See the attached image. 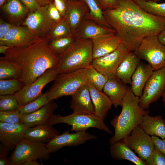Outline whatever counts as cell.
<instances>
[{
	"instance_id": "7a4b0ae2",
	"label": "cell",
	"mask_w": 165,
	"mask_h": 165,
	"mask_svg": "<svg viewBox=\"0 0 165 165\" xmlns=\"http://www.w3.org/2000/svg\"><path fill=\"white\" fill-rule=\"evenodd\" d=\"M50 40L47 35L38 37L23 46L10 47L0 60L9 61L19 68L20 80L28 85L47 70L57 67L59 59L49 46Z\"/></svg>"
},
{
	"instance_id": "bcb514c9",
	"label": "cell",
	"mask_w": 165,
	"mask_h": 165,
	"mask_svg": "<svg viewBox=\"0 0 165 165\" xmlns=\"http://www.w3.org/2000/svg\"><path fill=\"white\" fill-rule=\"evenodd\" d=\"M54 4L63 18L65 16L67 7L65 0H53Z\"/></svg>"
},
{
	"instance_id": "5bb4252c",
	"label": "cell",
	"mask_w": 165,
	"mask_h": 165,
	"mask_svg": "<svg viewBox=\"0 0 165 165\" xmlns=\"http://www.w3.org/2000/svg\"><path fill=\"white\" fill-rule=\"evenodd\" d=\"M48 5L41 6L28 13L23 24L37 37L47 35L55 23L47 13Z\"/></svg>"
},
{
	"instance_id": "b9f144b4",
	"label": "cell",
	"mask_w": 165,
	"mask_h": 165,
	"mask_svg": "<svg viewBox=\"0 0 165 165\" xmlns=\"http://www.w3.org/2000/svg\"><path fill=\"white\" fill-rule=\"evenodd\" d=\"M9 150L2 144L0 145V165H10L9 157H8Z\"/></svg>"
},
{
	"instance_id": "d6a6232c",
	"label": "cell",
	"mask_w": 165,
	"mask_h": 165,
	"mask_svg": "<svg viewBox=\"0 0 165 165\" xmlns=\"http://www.w3.org/2000/svg\"><path fill=\"white\" fill-rule=\"evenodd\" d=\"M86 71L87 82L100 90L102 91L108 80L107 77L91 65L86 68Z\"/></svg>"
},
{
	"instance_id": "f1b7e54d",
	"label": "cell",
	"mask_w": 165,
	"mask_h": 165,
	"mask_svg": "<svg viewBox=\"0 0 165 165\" xmlns=\"http://www.w3.org/2000/svg\"><path fill=\"white\" fill-rule=\"evenodd\" d=\"M2 9L8 15L15 18H21L30 12L20 0H7Z\"/></svg>"
},
{
	"instance_id": "9a60e30c",
	"label": "cell",
	"mask_w": 165,
	"mask_h": 165,
	"mask_svg": "<svg viewBox=\"0 0 165 165\" xmlns=\"http://www.w3.org/2000/svg\"><path fill=\"white\" fill-rule=\"evenodd\" d=\"M28 127L23 123H10L0 122V141L9 150L24 138V132Z\"/></svg>"
},
{
	"instance_id": "ee69618b",
	"label": "cell",
	"mask_w": 165,
	"mask_h": 165,
	"mask_svg": "<svg viewBox=\"0 0 165 165\" xmlns=\"http://www.w3.org/2000/svg\"><path fill=\"white\" fill-rule=\"evenodd\" d=\"M12 26L11 24L0 19V45H2L4 38Z\"/></svg>"
},
{
	"instance_id": "60d3db41",
	"label": "cell",
	"mask_w": 165,
	"mask_h": 165,
	"mask_svg": "<svg viewBox=\"0 0 165 165\" xmlns=\"http://www.w3.org/2000/svg\"><path fill=\"white\" fill-rule=\"evenodd\" d=\"M47 13L50 18L55 23L59 22L63 18L56 7L54 2L48 5Z\"/></svg>"
},
{
	"instance_id": "4dcf8cb0",
	"label": "cell",
	"mask_w": 165,
	"mask_h": 165,
	"mask_svg": "<svg viewBox=\"0 0 165 165\" xmlns=\"http://www.w3.org/2000/svg\"><path fill=\"white\" fill-rule=\"evenodd\" d=\"M21 76L19 68L9 61L0 60V80L19 79Z\"/></svg>"
},
{
	"instance_id": "d4e9b609",
	"label": "cell",
	"mask_w": 165,
	"mask_h": 165,
	"mask_svg": "<svg viewBox=\"0 0 165 165\" xmlns=\"http://www.w3.org/2000/svg\"><path fill=\"white\" fill-rule=\"evenodd\" d=\"M154 71L151 65L141 62L131 77V90L136 96L141 95L146 83Z\"/></svg>"
},
{
	"instance_id": "d6986e66",
	"label": "cell",
	"mask_w": 165,
	"mask_h": 165,
	"mask_svg": "<svg viewBox=\"0 0 165 165\" xmlns=\"http://www.w3.org/2000/svg\"><path fill=\"white\" fill-rule=\"evenodd\" d=\"M37 37L26 26L12 25L1 45H6L10 47L23 46Z\"/></svg>"
},
{
	"instance_id": "ac0fdd59",
	"label": "cell",
	"mask_w": 165,
	"mask_h": 165,
	"mask_svg": "<svg viewBox=\"0 0 165 165\" xmlns=\"http://www.w3.org/2000/svg\"><path fill=\"white\" fill-rule=\"evenodd\" d=\"M91 39L93 59L114 51L122 42L120 37L116 33L99 36Z\"/></svg>"
},
{
	"instance_id": "e0dca14e",
	"label": "cell",
	"mask_w": 165,
	"mask_h": 165,
	"mask_svg": "<svg viewBox=\"0 0 165 165\" xmlns=\"http://www.w3.org/2000/svg\"><path fill=\"white\" fill-rule=\"evenodd\" d=\"M71 96L70 107L73 112L94 114L88 82L80 87Z\"/></svg>"
},
{
	"instance_id": "ffe728a7",
	"label": "cell",
	"mask_w": 165,
	"mask_h": 165,
	"mask_svg": "<svg viewBox=\"0 0 165 165\" xmlns=\"http://www.w3.org/2000/svg\"><path fill=\"white\" fill-rule=\"evenodd\" d=\"M116 33L113 28L101 26L95 21L85 19L75 34L77 39H92L99 36Z\"/></svg>"
},
{
	"instance_id": "816d5d0a",
	"label": "cell",
	"mask_w": 165,
	"mask_h": 165,
	"mask_svg": "<svg viewBox=\"0 0 165 165\" xmlns=\"http://www.w3.org/2000/svg\"><path fill=\"white\" fill-rule=\"evenodd\" d=\"M10 47L6 45H0V53H1L4 54Z\"/></svg>"
},
{
	"instance_id": "7c38bea8",
	"label": "cell",
	"mask_w": 165,
	"mask_h": 165,
	"mask_svg": "<svg viewBox=\"0 0 165 165\" xmlns=\"http://www.w3.org/2000/svg\"><path fill=\"white\" fill-rule=\"evenodd\" d=\"M96 138V136L86 131L71 133L69 130H66L46 143V146L50 153L56 152L65 147L77 146L88 141Z\"/></svg>"
},
{
	"instance_id": "8fae6325",
	"label": "cell",
	"mask_w": 165,
	"mask_h": 165,
	"mask_svg": "<svg viewBox=\"0 0 165 165\" xmlns=\"http://www.w3.org/2000/svg\"><path fill=\"white\" fill-rule=\"evenodd\" d=\"M58 74L57 68L48 69L36 80L23 88L14 95L19 107L24 105L37 99L42 94L43 88L54 81Z\"/></svg>"
},
{
	"instance_id": "681fc988",
	"label": "cell",
	"mask_w": 165,
	"mask_h": 165,
	"mask_svg": "<svg viewBox=\"0 0 165 165\" xmlns=\"http://www.w3.org/2000/svg\"><path fill=\"white\" fill-rule=\"evenodd\" d=\"M41 6H44L48 5L53 2V0H35Z\"/></svg>"
},
{
	"instance_id": "ab89813d",
	"label": "cell",
	"mask_w": 165,
	"mask_h": 165,
	"mask_svg": "<svg viewBox=\"0 0 165 165\" xmlns=\"http://www.w3.org/2000/svg\"><path fill=\"white\" fill-rule=\"evenodd\" d=\"M145 160L147 165H165V156L154 149Z\"/></svg>"
},
{
	"instance_id": "30bf717a",
	"label": "cell",
	"mask_w": 165,
	"mask_h": 165,
	"mask_svg": "<svg viewBox=\"0 0 165 165\" xmlns=\"http://www.w3.org/2000/svg\"><path fill=\"white\" fill-rule=\"evenodd\" d=\"M165 90V66L154 71L144 88L139 98V104L143 110H147L150 104L162 97Z\"/></svg>"
},
{
	"instance_id": "4fadbf2b",
	"label": "cell",
	"mask_w": 165,
	"mask_h": 165,
	"mask_svg": "<svg viewBox=\"0 0 165 165\" xmlns=\"http://www.w3.org/2000/svg\"><path fill=\"white\" fill-rule=\"evenodd\" d=\"M136 153L142 159L145 160L154 149L151 137L139 126L121 139Z\"/></svg>"
},
{
	"instance_id": "52a82bcc",
	"label": "cell",
	"mask_w": 165,
	"mask_h": 165,
	"mask_svg": "<svg viewBox=\"0 0 165 165\" xmlns=\"http://www.w3.org/2000/svg\"><path fill=\"white\" fill-rule=\"evenodd\" d=\"M134 52L140 60L147 61L154 71L165 66V45L159 40L158 35L145 38Z\"/></svg>"
},
{
	"instance_id": "db71d44e",
	"label": "cell",
	"mask_w": 165,
	"mask_h": 165,
	"mask_svg": "<svg viewBox=\"0 0 165 165\" xmlns=\"http://www.w3.org/2000/svg\"><path fill=\"white\" fill-rule=\"evenodd\" d=\"M6 0H0V6L1 7H2Z\"/></svg>"
},
{
	"instance_id": "ba28073f",
	"label": "cell",
	"mask_w": 165,
	"mask_h": 165,
	"mask_svg": "<svg viewBox=\"0 0 165 165\" xmlns=\"http://www.w3.org/2000/svg\"><path fill=\"white\" fill-rule=\"evenodd\" d=\"M50 154L46 144L24 138L16 145L9 157L10 165H21L29 160L46 161Z\"/></svg>"
},
{
	"instance_id": "11a10c76",
	"label": "cell",
	"mask_w": 165,
	"mask_h": 165,
	"mask_svg": "<svg viewBox=\"0 0 165 165\" xmlns=\"http://www.w3.org/2000/svg\"><path fill=\"white\" fill-rule=\"evenodd\" d=\"M66 2H68V1H71V0H65Z\"/></svg>"
},
{
	"instance_id": "74e56055",
	"label": "cell",
	"mask_w": 165,
	"mask_h": 165,
	"mask_svg": "<svg viewBox=\"0 0 165 165\" xmlns=\"http://www.w3.org/2000/svg\"><path fill=\"white\" fill-rule=\"evenodd\" d=\"M19 107L14 94L0 95V111H13L18 109Z\"/></svg>"
},
{
	"instance_id": "e575fe53",
	"label": "cell",
	"mask_w": 165,
	"mask_h": 165,
	"mask_svg": "<svg viewBox=\"0 0 165 165\" xmlns=\"http://www.w3.org/2000/svg\"><path fill=\"white\" fill-rule=\"evenodd\" d=\"M24 85L20 79L0 80V95L15 94Z\"/></svg>"
},
{
	"instance_id": "484cf974",
	"label": "cell",
	"mask_w": 165,
	"mask_h": 165,
	"mask_svg": "<svg viewBox=\"0 0 165 165\" xmlns=\"http://www.w3.org/2000/svg\"><path fill=\"white\" fill-rule=\"evenodd\" d=\"M109 151L111 157L114 159L127 160L136 165H147L145 160L137 156L122 140L110 145Z\"/></svg>"
},
{
	"instance_id": "f35d334b",
	"label": "cell",
	"mask_w": 165,
	"mask_h": 165,
	"mask_svg": "<svg viewBox=\"0 0 165 165\" xmlns=\"http://www.w3.org/2000/svg\"><path fill=\"white\" fill-rule=\"evenodd\" d=\"M22 115L19 110H16L6 111H0V122L10 123H23Z\"/></svg>"
},
{
	"instance_id": "7bdbcfd3",
	"label": "cell",
	"mask_w": 165,
	"mask_h": 165,
	"mask_svg": "<svg viewBox=\"0 0 165 165\" xmlns=\"http://www.w3.org/2000/svg\"><path fill=\"white\" fill-rule=\"evenodd\" d=\"M103 11L116 8L118 6L117 0H96Z\"/></svg>"
},
{
	"instance_id": "4316f807",
	"label": "cell",
	"mask_w": 165,
	"mask_h": 165,
	"mask_svg": "<svg viewBox=\"0 0 165 165\" xmlns=\"http://www.w3.org/2000/svg\"><path fill=\"white\" fill-rule=\"evenodd\" d=\"M125 84L116 77L108 79L103 89V92L109 97L116 108L121 106L127 92L128 88Z\"/></svg>"
},
{
	"instance_id": "5b68a950",
	"label": "cell",
	"mask_w": 165,
	"mask_h": 165,
	"mask_svg": "<svg viewBox=\"0 0 165 165\" xmlns=\"http://www.w3.org/2000/svg\"><path fill=\"white\" fill-rule=\"evenodd\" d=\"M46 91L49 100L53 101L64 96H72L87 83L86 69L58 74Z\"/></svg>"
},
{
	"instance_id": "3957f363",
	"label": "cell",
	"mask_w": 165,
	"mask_h": 165,
	"mask_svg": "<svg viewBox=\"0 0 165 165\" xmlns=\"http://www.w3.org/2000/svg\"><path fill=\"white\" fill-rule=\"evenodd\" d=\"M139 98L133 93L130 88H128L122 102L120 113L110 121L114 129V134L109 140L110 145L129 134L141 124L143 116L149 114V111L140 107Z\"/></svg>"
},
{
	"instance_id": "44dd1931",
	"label": "cell",
	"mask_w": 165,
	"mask_h": 165,
	"mask_svg": "<svg viewBox=\"0 0 165 165\" xmlns=\"http://www.w3.org/2000/svg\"><path fill=\"white\" fill-rule=\"evenodd\" d=\"M58 107L56 103L51 101L35 112L22 115L23 123L27 127L46 124Z\"/></svg>"
},
{
	"instance_id": "603a6c76",
	"label": "cell",
	"mask_w": 165,
	"mask_h": 165,
	"mask_svg": "<svg viewBox=\"0 0 165 165\" xmlns=\"http://www.w3.org/2000/svg\"><path fill=\"white\" fill-rule=\"evenodd\" d=\"M140 62V59L134 52L131 51L119 65L116 77L125 84L131 85L132 76Z\"/></svg>"
},
{
	"instance_id": "f546056e",
	"label": "cell",
	"mask_w": 165,
	"mask_h": 165,
	"mask_svg": "<svg viewBox=\"0 0 165 165\" xmlns=\"http://www.w3.org/2000/svg\"><path fill=\"white\" fill-rule=\"evenodd\" d=\"M84 1L89 9V13L86 19L92 20L101 26L112 28L105 19L103 11L96 0Z\"/></svg>"
},
{
	"instance_id": "8992f818",
	"label": "cell",
	"mask_w": 165,
	"mask_h": 165,
	"mask_svg": "<svg viewBox=\"0 0 165 165\" xmlns=\"http://www.w3.org/2000/svg\"><path fill=\"white\" fill-rule=\"evenodd\" d=\"M60 123L71 126V130L75 132L85 131L89 128H95L112 134V132L105 124L104 120L94 114L73 112L65 116L54 114L45 124L53 126Z\"/></svg>"
},
{
	"instance_id": "1f68e13d",
	"label": "cell",
	"mask_w": 165,
	"mask_h": 165,
	"mask_svg": "<svg viewBox=\"0 0 165 165\" xmlns=\"http://www.w3.org/2000/svg\"><path fill=\"white\" fill-rule=\"evenodd\" d=\"M142 9L151 14L165 18V3L149 0H133Z\"/></svg>"
},
{
	"instance_id": "f907efd6",
	"label": "cell",
	"mask_w": 165,
	"mask_h": 165,
	"mask_svg": "<svg viewBox=\"0 0 165 165\" xmlns=\"http://www.w3.org/2000/svg\"><path fill=\"white\" fill-rule=\"evenodd\" d=\"M158 37L160 41L165 45V30L161 32Z\"/></svg>"
},
{
	"instance_id": "d590c367",
	"label": "cell",
	"mask_w": 165,
	"mask_h": 165,
	"mask_svg": "<svg viewBox=\"0 0 165 165\" xmlns=\"http://www.w3.org/2000/svg\"><path fill=\"white\" fill-rule=\"evenodd\" d=\"M51 101L49 100L47 92L42 93L37 99L24 105L19 107L18 109L21 114L26 115L38 110Z\"/></svg>"
},
{
	"instance_id": "f5cc1de1",
	"label": "cell",
	"mask_w": 165,
	"mask_h": 165,
	"mask_svg": "<svg viewBox=\"0 0 165 165\" xmlns=\"http://www.w3.org/2000/svg\"><path fill=\"white\" fill-rule=\"evenodd\" d=\"M162 97V101L163 103L164 106L165 108V90L163 94Z\"/></svg>"
},
{
	"instance_id": "7dc6e473",
	"label": "cell",
	"mask_w": 165,
	"mask_h": 165,
	"mask_svg": "<svg viewBox=\"0 0 165 165\" xmlns=\"http://www.w3.org/2000/svg\"><path fill=\"white\" fill-rule=\"evenodd\" d=\"M30 12L34 11L41 6L35 0H20Z\"/></svg>"
},
{
	"instance_id": "c3c4849f",
	"label": "cell",
	"mask_w": 165,
	"mask_h": 165,
	"mask_svg": "<svg viewBox=\"0 0 165 165\" xmlns=\"http://www.w3.org/2000/svg\"><path fill=\"white\" fill-rule=\"evenodd\" d=\"M42 165L38 163L36 160H29L23 163L21 165Z\"/></svg>"
},
{
	"instance_id": "8d00e7d4",
	"label": "cell",
	"mask_w": 165,
	"mask_h": 165,
	"mask_svg": "<svg viewBox=\"0 0 165 165\" xmlns=\"http://www.w3.org/2000/svg\"><path fill=\"white\" fill-rule=\"evenodd\" d=\"M72 34L69 24L64 17L52 26L47 35L51 40L69 36Z\"/></svg>"
},
{
	"instance_id": "cb8c5ba5",
	"label": "cell",
	"mask_w": 165,
	"mask_h": 165,
	"mask_svg": "<svg viewBox=\"0 0 165 165\" xmlns=\"http://www.w3.org/2000/svg\"><path fill=\"white\" fill-rule=\"evenodd\" d=\"M88 82L94 109V114L103 120L106 118L112 103L109 97L102 91Z\"/></svg>"
},
{
	"instance_id": "836d02e7",
	"label": "cell",
	"mask_w": 165,
	"mask_h": 165,
	"mask_svg": "<svg viewBox=\"0 0 165 165\" xmlns=\"http://www.w3.org/2000/svg\"><path fill=\"white\" fill-rule=\"evenodd\" d=\"M75 36L72 34L69 36L51 40L49 46L57 55L64 52L76 40Z\"/></svg>"
},
{
	"instance_id": "f6af8a7d",
	"label": "cell",
	"mask_w": 165,
	"mask_h": 165,
	"mask_svg": "<svg viewBox=\"0 0 165 165\" xmlns=\"http://www.w3.org/2000/svg\"><path fill=\"white\" fill-rule=\"evenodd\" d=\"M151 138L154 145V149L165 156V138L161 139L156 136H151Z\"/></svg>"
},
{
	"instance_id": "2e32d148",
	"label": "cell",
	"mask_w": 165,
	"mask_h": 165,
	"mask_svg": "<svg viewBox=\"0 0 165 165\" xmlns=\"http://www.w3.org/2000/svg\"><path fill=\"white\" fill-rule=\"evenodd\" d=\"M65 16L70 27L72 34L75 33L89 13V8L84 0H73L67 2Z\"/></svg>"
},
{
	"instance_id": "9c48e42d",
	"label": "cell",
	"mask_w": 165,
	"mask_h": 165,
	"mask_svg": "<svg viewBox=\"0 0 165 165\" xmlns=\"http://www.w3.org/2000/svg\"><path fill=\"white\" fill-rule=\"evenodd\" d=\"M131 51H132L130 48L122 41L114 51L93 59L91 65L108 79L115 77L119 65Z\"/></svg>"
},
{
	"instance_id": "6da1fadb",
	"label": "cell",
	"mask_w": 165,
	"mask_h": 165,
	"mask_svg": "<svg viewBox=\"0 0 165 165\" xmlns=\"http://www.w3.org/2000/svg\"><path fill=\"white\" fill-rule=\"evenodd\" d=\"M117 0L116 8L103 11L104 17L132 51L145 38L165 30V18L147 12L133 0Z\"/></svg>"
},
{
	"instance_id": "7402d4cb",
	"label": "cell",
	"mask_w": 165,
	"mask_h": 165,
	"mask_svg": "<svg viewBox=\"0 0 165 165\" xmlns=\"http://www.w3.org/2000/svg\"><path fill=\"white\" fill-rule=\"evenodd\" d=\"M60 132L53 126L41 124L28 127L24 132V138L47 143L59 134Z\"/></svg>"
},
{
	"instance_id": "277c9868",
	"label": "cell",
	"mask_w": 165,
	"mask_h": 165,
	"mask_svg": "<svg viewBox=\"0 0 165 165\" xmlns=\"http://www.w3.org/2000/svg\"><path fill=\"white\" fill-rule=\"evenodd\" d=\"M58 74L86 69L93 60L91 39H76L66 50L58 56Z\"/></svg>"
},
{
	"instance_id": "83f0119b",
	"label": "cell",
	"mask_w": 165,
	"mask_h": 165,
	"mask_svg": "<svg viewBox=\"0 0 165 165\" xmlns=\"http://www.w3.org/2000/svg\"><path fill=\"white\" fill-rule=\"evenodd\" d=\"M139 126L150 135L165 138V120L161 115H145Z\"/></svg>"
}]
</instances>
